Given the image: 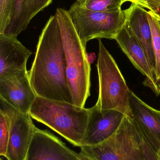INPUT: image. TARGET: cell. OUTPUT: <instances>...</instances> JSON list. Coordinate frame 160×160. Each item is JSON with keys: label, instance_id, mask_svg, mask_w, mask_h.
Here are the masks:
<instances>
[{"label": "cell", "instance_id": "1", "mask_svg": "<svg viewBox=\"0 0 160 160\" xmlns=\"http://www.w3.org/2000/svg\"><path fill=\"white\" fill-rule=\"evenodd\" d=\"M28 74L37 96L72 103L61 30L55 12L39 36L34 60Z\"/></svg>", "mask_w": 160, "mask_h": 160}, {"label": "cell", "instance_id": "2", "mask_svg": "<svg viewBox=\"0 0 160 160\" xmlns=\"http://www.w3.org/2000/svg\"><path fill=\"white\" fill-rule=\"evenodd\" d=\"M55 12L61 30L72 104L84 107L90 96L91 87V65L85 46L79 37L68 10L59 8Z\"/></svg>", "mask_w": 160, "mask_h": 160}, {"label": "cell", "instance_id": "3", "mask_svg": "<svg viewBox=\"0 0 160 160\" xmlns=\"http://www.w3.org/2000/svg\"><path fill=\"white\" fill-rule=\"evenodd\" d=\"M92 109L37 96L30 111L32 118L49 127L74 146L80 148Z\"/></svg>", "mask_w": 160, "mask_h": 160}, {"label": "cell", "instance_id": "4", "mask_svg": "<svg viewBox=\"0 0 160 160\" xmlns=\"http://www.w3.org/2000/svg\"><path fill=\"white\" fill-rule=\"evenodd\" d=\"M96 67L98 74L99 96L95 104L101 111L115 110L132 118L130 91L115 60L98 39Z\"/></svg>", "mask_w": 160, "mask_h": 160}, {"label": "cell", "instance_id": "5", "mask_svg": "<svg viewBox=\"0 0 160 160\" xmlns=\"http://www.w3.org/2000/svg\"><path fill=\"white\" fill-rule=\"evenodd\" d=\"M143 137L132 118L125 116L116 132L97 144L80 148L89 160H146Z\"/></svg>", "mask_w": 160, "mask_h": 160}, {"label": "cell", "instance_id": "6", "mask_svg": "<svg viewBox=\"0 0 160 160\" xmlns=\"http://www.w3.org/2000/svg\"><path fill=\"white\" fill-rule=\"evenodd\" d=\"M69 13L81 40L85 45L94 39H114L126 22L122 9L111 12H96L72 5Z\"/></svg>", "mask_w": 160, "mask_h": 160}, {"label": "cell", "instance_id": "7", "mask_svg": "<svg viewBox=\"0 0 160 160\" xmlns=\"http://www.w3.org/2000/svg\"><path fill=\"white\" fill-rule=\"evenodd\" d=\"M0 110L7 113L11 120L6 158L7 160H26L36 128L30 113L19 112L1 98Z\"/></svg>", "mask_w": 160, "mask_h": 160}, {"label": "cell", "instance_id": "8", "mask_svg": "<svg viewBox=\"0 0 160 160\" xmlns=\"http://www.w3.org/2000/svg\"><path fill=\"white\" fill-rule=\"evenodd\" d=\"M26 160H89L72 150L58 137L36 128Z\"/></svg>", "mask_w": 160, "mask_h": 160}, {"label": "cell", "instance_id": "9", "mask_svg": "<svg viewBox=\"0 0 160 160\" xmlns=\"http://www.w3.org/2000/svg\"><path fill=\"white\" fill-rule=\"evenodd\" d=\"M114 40L133 65L145 76L143 84L151 88L157 96L160 95L154 68L144 49L134 35L127 21L116 34Z\"/></svg>", "mask_w": 160, "mask_h": 160}, {"label": "cell", "instance_id": "10", "mask_svg": "<svg viewBox=\"0 0 160 160\" xmlns=\"http://www.w3.org/2000/svg\"><path fill=\"white\" fill-rule=\"evenodd\" d=\"M37 96L27 70L0 78V98L21 112L30 113Z\"/></svg>", "mask_w": 160, "mask_h": 160}, {"label": "cell", "instance_id": "11", "mask_svg": "<svg viewBox=\"0 0 160 160\" xmlns=\"http://www.w3.org/2000/svg\"><path fill=\"white\" fill-rule=\"evenodd\" d=\"M130 104L133 123L156 152L160 147V111L147 104L131 90Z\"/></svg>", "mask_w": 160, "mask_h": 160}, {"label": "cell", "instance_id": "12", "mask_svg": "<svg viewBox=\"0 0 160 160\" xmlns=\"http://www.w3.org/2000/svg\"><path fill=\"white\" fill-rule=\"evenodd\" d=\"M91 109L83 146L97 144L111 137L126 116L115 110L101 111L95 105Z\"/></svg>", "mask_w": 160, "mask_h": 160}, {"label": "cell", "instance_id": "13", "mask_svg": "<svg viewBox=\"0 0 160 160\" xmlns=\"http://www.w3.org/2000/svg\"><path fill=\"white\" fill-rule=\"evenodd\" d=\"M32 54L17 37L0 34V78L27 70Z\"/></svg>", "mask_w": 160, "mask_h": 160}, {"label": "cell", "instance_id": "14", "mask_svg": "<svg viewBox=\"0 0 160 160\" xmlns=\"http://www.w3.org/2000/svg\"><path fill=\"white\" fill-rule=\"evenodd\" d=\"M53 0H13L9 24L3 35L17 37L28 27L32 19Z\"/></svg>", "mask_w": 160, "mask_h": 160}, {"label": "cell", "instance_id": "15", "mask_svg": "<svg viewBox=\"0 0 160 160\" xmlns=\"http://www.w3.org/2000/svg\"><path fill=\"white\" fill-rule=\"evenodd\" d=\"M125 11L126 20L134 35L144 49L155 71V57L152 32L147 17L148 11L144 8L132 3Z\"/></svg>", "mask_w": 160, "mask_h": 160}, {"label": "cell", "instance_id": "16", "mask_svg": "<svg viewBox=\"0 0 160 160\" xmlns=\"http://www.w3.org/2000/svg\"><path fill=\"white\" fill-rule=\"evenodd\" d=\"M147 17L151 27L152 43L155 57V78L157 83L160 79V17L153 11H147Z\"/></svg>", "mask_w": 160, "mask_h": 160}, {"label": "cell", "instance_id": "17", "mask_svg": "<svg viewBox=\"0 0 160 160\" xmlns=\"http://www.w3.org/2000/svg\"><path fill=\"white\" fill-rule=\"evenodd\" d=\"M123 0H76L74 4L96 12H111L122 9Z\"/></svg>", "mask_w": 160, "mask_h": 160}, {"label": "cell", "instance_id": "18", "mask_svg": "<svg viewBox=\"0 0 160 160\" xmlns=\"http://www.w3.org/2000/svg\"><path fill=\"white\" fill-rule=\"evenodd\" d=\"M11 126L9 116L0 110V155L4 158L6 156Z\"/></svg>", "mask_w": 160, "mask_h": 160}, {"label": "cell", "instance_id": "19", "mask_svg": "<svg viewBox=\"0 0 160 160\" xmlns=\"http://www.w3.org/2000/svg\"><path fill=\"white\" fill-rule=\"evenodd\" d=\"M13 0H0V34H3L9 24Z\"/></svg>", "mask_w": 160, "mask_h": 160}, {"label": "cell", "instance_id": "20", "mask_svg": "<svg viewBox=\"0 0 160 160\" xmlns=\"http://www.w3.org/2000/svg\"><path fill=\"white\" fill-rule=\"evenodd\" d=\"M142 145L146 160H157L156 157L155 150L150 146L148 143L144 139L143 137Z\"/></svg>", "mask_w": 160, "mask_h": 160}, {"label": "cell", "instance_id": "21", "mask_svg": "<svg viewBox=\"0 0 160 160\" xmlns=\"http://www.w3.org/2000/svg\"><path fill=\"white\" fill-rule=\"evenodd\" d=\"M124 2H130L132 4L140 6L146 9L152 11V8L149 5V0H123Z\"/></svg>", "mask_w": 160, "mask_h": 160}, {"label": "cell", "instance_id": "22", "mask_svg": "<svg viewBox=\"0 0 160 160\" xmlns=\"http://www.w3.org/2000/svg\"><path fill=\"white\" fill-rule=\"evenodd\" d=\"M149 5L152 8V11L160 17V0H149Z\"/></svg>", "mask_w": 160, "mask_h": 160}, {"label": "cell", "instance_id": "23", "mask_svg": "<svg viewBox=\"0 0 160 160\" xmlns=\"http://www.w3.org/2000/svg\"><path fill=\"white\" fill-rule=\"evenodd\" d=\"M156 156L157 160H160V147L157 151H156Z\"/></svg>", "mask_w": 160, "mask_h": 160}, {"label": "cell", "instance_id": "24", "mask_svg": "<svg viewBox=\"0 0 160 160\" xmlns=\"http://www.w3.org/2000/svg\"><path fill=\"white\" fill-rule=\"evenodd\" d=\"M158 85V88L159 92V95H160V83H157Z\"/></svg>", "mask_w": 160, "mask_h": 160}, {"label": "cell", "instance_id": "25", "mask_svg": "<svg viewBox=\"0 0 160 160\" xmlns=\"http://www.w3.org/2000/svg\"><path fill=\"white\" fill-rule=\"evenodd\" d=\"M160 83V79L159 80V81H158V82L157 83Z\"/></svg>", "mask_w": 160, "mask_h": 160}, {"label": "cell", "instance_id": "26", "mask_svg": "<svg viewBox=\"0 0 160 160\" xmlns=\"http://www.w3.org/2000/svg\"><path fill=\"white\" fill-rule=\"evenodd\" d=\"M1 160H2V159H1Z\"/></svg>", "mask_w": 160, "mask_h": 160}]
</instances>
